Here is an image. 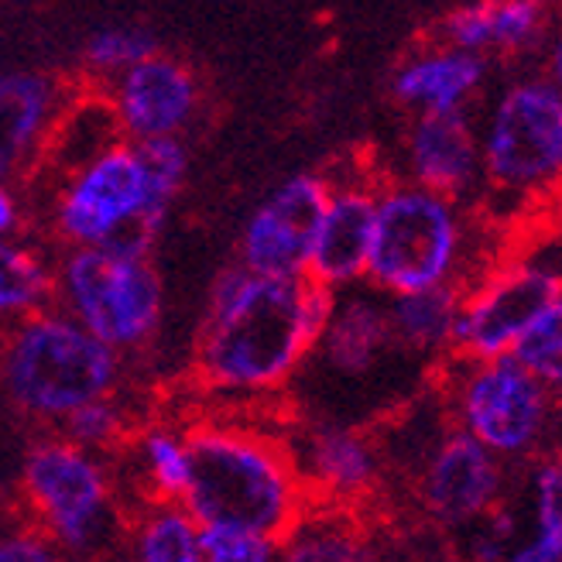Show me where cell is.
Returning <instances> with one entry per match:
<instances>
[{
    "label": "cell",
    "instance_id": "cell-1",
    "mask_svg": "<svg viewBox=\"0 0 562 562\" xmlns=\"http://www.w3.org/2000/svg\"><path fill=\"white\" fill-rule=\"evenodd\" d=\"M333 299L308 274L223 271L195 344V374L210 391L244 398L285 387L313 357Z\"/></svg>",
    "mask_w": 562,
    "mask_h": 562
},
{
    "label": "cell",
    "instance_id": "cell-2",
    "mask_svg": "<svg viewBox=\"0 0 562 562\" xmlns=\"http://www.w3.org/2000/svg\"><path fill=\"white\" fill-rule=\"evenodd\" d=\"M192 470L182 504L200 525H237L281 539L305 512V484L292 449L244 426H203L189 432Z\"/></svg>",
    "mask_w": 562,
    "mask_h": 562
},
{
    "label": "cell",
    "instance_id": "cell-3",
    "mask_svg": "<svg viewBox=\"0 0 562 562\" xmlns=\"http://www.w3.org/2000/svg\"><path fill=\"white\" fill-rule=\"evenodd\" d=\"M491 261L481 258V223L463 200L408 179L378 186L368 285L384 295L463 289Z\"/></svg>",
    "mask_w": 562,
    "mask_h": 562
},
{
    "label": "cell",
    "instance_id": "cell-4",
    "mask_svg": "<svg viewBox=\"0 0 562 562\" xmlns=\"http://www.w3.org/2000/svg\"><path fill=\"white\" fill-rule=\"evenodd\" d=\"M121 384V353L63 308H38L8 326L0 344V395L35 422H59Z\"/></svg>",
    "mask_w": 562,
    "mask_h": 562
},
{
    "label": "cell",
    "instance_id": "cell-5",
    "mask_svg": "<svg viewBox=\"0 0 562 562\" xmlns=\"http://www.w3.org/2000/svg\"><path fill=\"white\" fill-rule=\"evenodd\" d=\"M446 360L442 408L457 429L473 436L508 467H528L552 453L562 436V418L549 381L528 371L515 353H449Z\"/></svg>",
    "mask_w": 562,
    "mask_h": 562
},
{
    "label": "cell",
    "instance_id": "cell-6",
    "mask_svg": "<svg viewBox=\"0 0 562 562\" xmlns=\"http://www.w3.org/2000/svg\"><path fill=\"white\" fill-rule=\"evenodd\" d=\"M484 192L531 210L562 200V90L549 76L508 82L476 124Z\"/></svg>",
    "mask_w": 562,
    "mask_h": 562
},
{
    "label": "cell",
    "instance_id": "cell-7",
    "mask_svg": "<svg viewBox=\"0 0 562 562\" xmlns=\"http://www.w3.org/2000/svg\"><path fill=\"white\" fill-rule=\"evenodd\" d=\"M21 497L59 552L97 555L114 546L121 528L114 476L100 453L59 432L38 439L21 463Z\"/></svg>",
    "mask_w": 562,
    "mask_h": 562
},
{
    "label": "cell",
    "instance_id": "cell-8",
    "mask_svg": "<svg viewBox=\"0 0 562 562\" xmlns=\"http://www.w3.org/2000/svg\"><path fill=\"white\" fill-rule=\"evenodd\" d=\"M52 231L66 247L148 258L161 227L148 213V176L134 140H121L52 182Z\"/></svg>",
    "mask_w": 562,
    "mask_h": 562
},
{
    "label": "cell",
    "instance_id": "cell-9",
    "mask_svg": "<svg viewBox=\"0 0 562 562\" xmlns=\"http://www.w3.org/2000/svg\"><path fill=\"white\" fill-rule=\"evenodd\" d=\"M52 302L106 347L131 353L155 336L165 292L148 258L117 255L110 247H69L55 265Z\"/></svg>",
    "mask_w": 562,
    "mask_h": 562
},
{
    "label": "cell",
    "instance_id": "cell-10",
    "mask_svg": "<svg viewBox=\"0 0 562 562\" xmlns=\"http://www.w3.org/2000/svg\"><path fill=\"white\" fill-rule=\"evenodd\" d=\"M562 285L559 265L546 250H521L491 261L460 292L453 353L504 357L515 353L528 326Z\"/></svg>",
    "mask_w": 562,
    "mask_h": 562
},
{
    "label": "cell",
    "instance_id": "cell-11",
    "mask_svg": "<svg viewBox=\"0 0 562 562\" xmlns=\"http://www.w3.org/2000/svg\"><path fill=\"white\" fill-rule=\"evenodd\" d=\"M512 467L453 422L426 446L415 470V501L439 528H473L508 497Z\"/></svg>",
    "mask_w": 562,
    "mask_h": 562
},
{
    "label": "cell",
    "instance_id": "cell-12",
    "mask_svg": "<svg viewBox=\"0 0 562 562\" xmlns=\"http://www.w3.org/2000/svg\"><path fill=\"white\" fill-rule=\"evenodd\" d=\"M329 179L295 176L250 213L240 237V265L261 274H308Z\"/></svg>",
    "mask_w": 562,
    "mask_h": 562
},
{
    "label": "cell",
    "instance_id": "cell-13",
    "mask_svg": "<svg viewBox=\"0 0 562 562\" xmlns=\"http://www.w3.org/2000/svg\"><path fill=\"white\" fill-rule=\"evenodd\" d=\"M106 100L127 140L179 137L200 110V82L179 59L151 52L106 82Z\"/></svg>",
    "mask_w": 562,
    "mask_h": 562
},
{
    "label": "cell",
    "instance_id": "cell-14",
    "mask_svg": "<svg viewBox=\"0 0 562 562\" xmlns=\"http://www.w3.org/2000/svg\"><path fill=\"white\" fill-rule=\"evenodd\" d=\"M378 182L368 176L329 179L319 231L308 255V278H316L329 292L363 285L374 237Z\"/></svg>",
    "mask_w": 562,
    "mask_h": 562
},
{
    "label": "cell",
    "instance_id": "cell-15",
    "mask_svg": "<svg viewBox=\"0 0 562 562\" xmlns=\"http://www.w3.org/2000/svg\"><path fill=\"white\" fill-rule=\"evenodd\" d=\"M402 172L408 182L432 192L473 200L484 192L481 134L467 110L449 114H415L402 140Z\"/></svg>",
    "mask_w": 562,
    "mask_h": 562
},
{
    "label": "cell",
    "instance_id": "cell-16",
    "mask_svg": "<svg viewBox=\"0 0 562 562\" xmlns=\"http://www.w3.org/2000/svg\"><path fill=\"white\" fill-rule=\"evenodd\" d=\"M69 90L42 72L0 76V182H27L42 165Z\"/></svg>",
    "mask_w": 562,
    "mask_h": 562
},
{
    "label": "cell",
    "instance_id": "cell-17",
    "mask_svg": "<svg viewBox=\"0 0 562 562\" xmlns=\"http://www.w3.org/2000/svg\"><path fill=\"white\" fill-rule=\"evenodd\" d=\"M391 353H405L387 323V295L378 289H344L333 299V313L313 347L326 371L347 381L371 378ZM408 357V353H405Z\"/></svg>",
    "mask_w": 562,
    "mask_h": 562
},
{
    "label": "cell",
    "instance_id": "cell-18",
    "mask_svg": "<svg viewBox=\"0 0 562 562\" xmlns=\"http://www.w3.org/2000/svg\"><path fill=\"white\" fill-rule=\"evenodd\" d=\"M305 491L329 501H360L378 491L384 473L381 446L350 426H316L292 449Z\"/></svg>",
    "mask_w": 562,
    "mask_h": 562
},
{
    "label": "cell",
    "instance_id": "cell-19",
    "mask_svg": "<svg viewBox=\"0 0 562 562\" xmlns=\"http://www.w3.org/2000/svg\"><path fill=\"white\" fill-rule=\"evenodd\" d=\"M487 87V59L476 52L436 42L418 48L391 76V97L412 114L470 110Z\"/></svg>",
    "mask_w": 562,
    "mask_h": 562
},
{
    "label": "cell",
    "instance_id": "cell-20",
    "mask_svg": "<svg viewBox=\"0 0 562 562\" xmlns=\"http://www.w3.org/2000/svg\"><path fill=\"white\" fill-rule=\"evenodd\" d=\"M552 18L546 0H476L439 24V42L491 55H528L546 45Z\"/></svg>",
    "mask_w": 562,
    "mask_h": 562
},
{
    "label": "cell",
    "instance_id": "cell-21",
    "mask_svg": "<svg viewBox=\"0 0 562 562\" xmlns=\"http://www.w3.org/2000/svg\"><path fill=\"white\" fill-rule=\"evenodd\" d=\"M121 140H127V137L121 131V121L114 114V106H110L106 93H97V90L87 97L72 93L69 103L63 106L59 121L52 127L38 172H48L52 179H63V176L76 172L79 165H87L97 155L121 145Z\"/></svg>",
    "mask_w": 562,
    "mask_h": 562
},
{
    "label": "cell",
    "instance_id": "cell-22",
    "mask_svg": "<svg viewBox=\"0 0 562 562\" xmlns=\"http://www.w3.org/2000/svg\"><path fill=\"white\" fill-rule=\"evenodd\" d=\"M460 292L453 285L387 295V323L395 344L415 360H446L453 353Z\"/></svg>",
    "mask_w": 562,
    "mask_h": 562
},
{
    "label": "cell",
    "instance_id": "cell-23",
    "mask_svg": "<svg viewBox=\"0 0 562 562\" xmlns=\"http://www.w3.org/2000/svg\"><path fill=\"white\" fill-rule=\"evenodd\" d=\"M525 539L508 559L562 562V470L552 453L525 467Z\"/></svg>",
    "mask_w": 562,
    "mask_h": 562
},
{
    "label": "cell",
    "instance_id": "cell-24",
    "mask_svg": "<svg viewBox=\"0 0 562 562\" xmlns=\"http://www.w3.org/2000/svg\"><path fill=\"white\" fill-rule=\"evenodd\" d=\"M203 525L182 501H145L131 525V555L140 562H200Z\"/></svg>",
    "mask_w": 562,
    "mask_h": 562
},
{
    "label": "cell",
    "instance_id": "cell-25",
    "mask_svg": "<svg viewBox=\"0 0 562 562\" xmlns=\"http://www.w3.org/2000/svg\"><path fill=\"white\" fill-rule=\"evenodd\" d=\"M55 268L32 244L0 237V326H11L24 316L52 305Z\"/></svg>",
    "mask_w": 562,
    "mask_h": 562
},
{
    "label": "cell",
    "instance_id": "cell-26",
    "mask_svg": "<svg viewBox=\"0 0 562 562\" xmlns=\"http://www.w3.org/2000/svg\"><path fill=\"white\" fill-rule=\"evenodd\" d=\"M278 552H285L295 562H353L371 555L368 542H363L350 518L336 512H308V508L295 518Z\"/></svg>",
    "mask_w": 562,
    "mask_h": 562
},
{
    "label": "cell",
    "instance_id": "cell-27",
    "mask_svg": "<svg viewBox=\"0 0 562 562\" xmlns=\"http://www.w3.org/2000/svg\"><path fill=\"white\" fill-rule=\"evenodd\" d=\"M134 457L140 484L151 494L148 501H182L192 470L189 432H176L165 426L145 429L134 439Z\"/></svg>",
    "mask_w": 562,
    "mask_h": 562
},
{
    "label": "cell",
    "instance_id": "cell-28",
    "mask_svg": "<svg viewBox=\"0 0 562 562\" xmlns=\"http://www.w3.org/2000/svg\"><path fill=\"white\" fill-rule=\"evenodd\" d=\"M151 52H158V42L148 27L140 24H110V27H100L87 38L79 52V63H82V72L90 76V82L97 87H106L110 79L121 76L124 69L137 66L140 59H148Z\"/></svg>",
    "mask_w": 562,
    "mask_h": 562
},
{
    "label": "cell",
    "instance_id": "cell-29",
    "mask_svg": "<svg viewBox=\"0 0 562 562\" xmlns=\"http://www.w3.org/2000/svg\"><path fill=\"white\" fill-rule=\"evenodd\" d=\"M134 145H137L140 161H145V176H148V213L158 227H165V220L182 192V182L189 172V155L179 137H148V140H134Z\"/></svg>",
    "mask_w": 562,
    "mask_h": 562
},
{
    "label": "cell",
    "instance_id": "cell-30",
    "mask_svg": "<svg viewBox=\"0 0 562 562\" xmlns=\"http://www.w3.org/2000/svg\"><path fill=\"white\" fill-rule=\"evenodd\" d=\"M55 429H59V436H66L69 442L106 457L110 449L127 439V412L121 402H114V395H100L87 405L72 408Z\"/></svg>",
    "mask_w": 562,
    "mask_h": 562
},
{
    "label": "cell",
    "instance_id": "cell-31",
    "mask_svg": "<svg viewBox=\"0 0 562 562\" xmlns=\"http://www.w3.org/2000/svg\"><path fill=\"white\" fill-rule=\"evenodd\" d=\"M515 357L528 371H536L542 381H549L552 387L562 381V285L552 292V299L536 316V323H531L528 333L521 336V344L515 347Z\"/></svg>",
    "mask_w": 562,
    "mask_h": 562
},
{
    "label": "cell",
    "instance_id": "cell-32",
    "mask_svg": "<svg viewBox=\"0 0 562 562\" xmlns=\"http://www.w3.org/2000/svg\"><path fill=\"white\" fill-rule=\"evenodd\" d=\"M278 542L261 531L237 525H203L200 531V559L210 562H268L274 559Z\"/></svg>",
    "mask_w": 562,
    "mask_h": 562
},
{
    "label": "cell",
    "instance_id": "cell-33",
    "mask_svg": "<svg viewBox=\"0 0 562 562\" xmlns=\"http://www.w3.org/2000/svg\"><path fill=\"white\" fill-rule=\"evenodd\" d=\"M55 555L59 549L35 521L14 525L0 536V562H52Z\"/></svg>",
    "mask_w": 562,
    "mask_h": 562
},
{
    "label": "cell",
    "instance_id": "cell-34",
    "mask_svg": "<svg viewBox=\"0 0 562 562\" xmlns=\"http://www.w3.org/2000/svg\"><path fill=\"white\" fill-rule=\"evenodd\" d=\"M21 223V206L11 182H0V237H11Z\"/></svg>",
    "mask_w": 562,
    "mask_h": 562
},
{
    "label": "cell",
    "instance_id": "cell-35",
    "mask_svg": "<svg viewBox=\"0 0 562 562\" xmlns=\"http://www.w3.org/2000/svg\"><path fill=\"white\" fill-rule=\"evenodd\" d=\"M542 48H546V76L562 90V27L549 32V38H546Z\"/></svg>",
    "mask_w": 562,
    "mask_h": 562
},
{
    "label": "cell",
    "instance_id": "cell-36",
    "mask_svg": "<svg viewBox=\"0 0 562 562\" xmlns=\"http://www.w3.org/2000/svg\"><path fill=\"white\" fill-rule=\"evenodd\" d=\"M552 457H555V463H559V470H562V439L555 442V449H552Z\"/></svg>",
    "mask_w": 562,
    "mask_h": 562
},
{
    "label": "cell",
    "instance_id": "cell-37",
    "mask_svg": "<svg viewBox=\"0 0 562 562\" xmlns=\"http://www.w3.org/2000/svg\"><path fill=\"white\" fill-rule=\"evenodd\" d=\"M555 398H559V418H562V381L555 384ZM562 439V436H559Z\"/></svg>",
    "mask_w": 562,
    "mask_h": 562
}]
</instances>
